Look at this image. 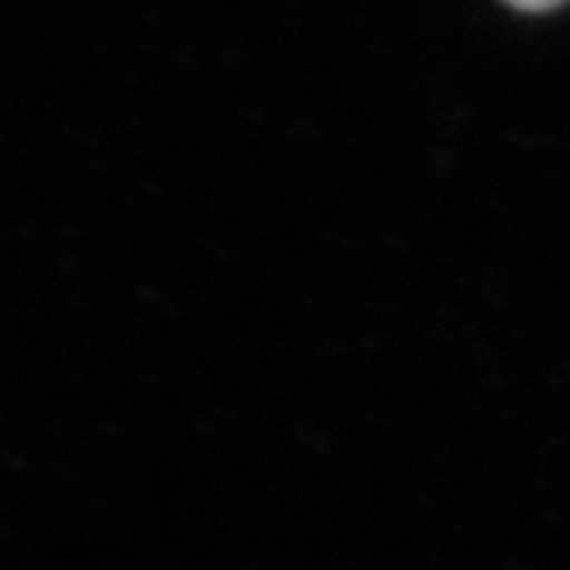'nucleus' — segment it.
<instances>
[{
	"label": "nucleus",
	"mask_w": 570,
	"mask_h": 570,
	"mask_svg": "<svg viewBox=\"0 0 570 570\" xmlns=\"http://www.w3.org/2000/svg\"><path fill=\"white\" fill-rule=\"evenodd\" d=\"M505 4L515 11H553L563 4V0H505Z\"/></svg>",
	"instance_id": "f257e3e1"
}]
</instances>
